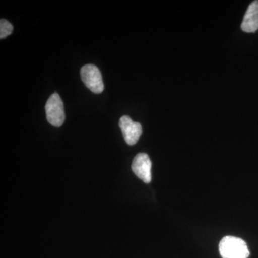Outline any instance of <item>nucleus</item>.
Masks as SVG:
<instances>
[{
  "instance_id": "nucleus-3",
  "label": "nucleus",
  "mask_w": 258,
  "mask_h": 258,
  "mask_svg": "<svg viewBox=\"0 0 258 258\" xmlns=\"http://www.w3.org/2000/svg\"><path fill=\"white\" fill-rule=\"evenodd\" d=\"M83 82L93 93L99 94L103 91L104 85L101 71L94 64H86L81 70Z\"/></svg>"
},
{
  "instance_id": "nucleus-6",
  "label": "nucleus",
  "mask_w": 258,
  "mask_h": 258,
  "mask_svg": "<svg viewBox=\"0 0 258 258\" xmlns=\"http://www.w3.org/2000/svg\"><path fill=\"white\" fill-rule=\"evenodd\" d=\"M241 28L246 32H254L258 30V0L252 2L249 5Z\"/></svg>"
},
{
  "instance_id": "nucleus-1",
  "label": "nucleus",
  "mask_w": 258,
  "mask_h": 258,
  "mask_svg": "<svg viewBox=\"0 0 258 258\" xmlns=\"http://www.w3.org/2000/svg\"><path fill=\"white\" fill-rule=\"evenodd\" d=\"M219 249L222 258H247L249 255L246 242L233 236L223 237L220 241Z\"/></svg>"
},
{
  "instance_id": "nucleus-4",
  "label": "nucleus",
  "mask_w": 258,
  "mask_h": 258,
  "mask_svg": "<svg viewBox=\"0 0 258 258\" xmlns=\"http://www.w3.org/2000/svg\"><path fill=\"white\" fill-rule=\"evenodd\" d=\"M119 127L125 142L128 145L133 146L137 143L142 134V127L140 123L134 122L128 115H123L120 118Z\"/></svg>"
},
{
  "instance_id": "nucleus-7",
  "label": "nucleus",
  "mask_w": 258,
  "mask_h": 258,
  "mask_svg": "<svg viewBox=\"0 0 258 258\" xmlns=\"http://www.w3.org/2000/svg\"><path fill=\"white\" fill-rule=\"evenodd\" d=\"M13 32V26L8 20L2 19L0 21V38L9 36Z\"/></svg>"
},
{
  "instance_id": "nucleus-2",
  "label": "nucleus",
  "mask_w": 258,
  "mask_h": 258,
  "mask_svg": "<svg viewBox=\"0 0 258 258\" xmlns=\"http://www.w3.org/2000/svg\"><path fill=\"white\" fill-rule=\"evenodd\" d=\"M47 119L51 125L60 127L64 123V115L63 103L57 93L51 95L45 105Z\"/></svg>"
},
{
  "instance_id": "nucleus-5",
  "label": "nucleus",
  "mask_w": 258,
  "mask_h": 258,
  "mask_svg": "<svg viewBox=\"0 0 258 258\" xmlns=\"http://www.w3.org/2000/svg\"><path fill=\"white\" fill-rule=\"evenodd\" d=\"M152 166L149 156L144 153H140L134 158L132 168L134 174L148 184L152 181Z\"/></svg>"
}]
</instances>
